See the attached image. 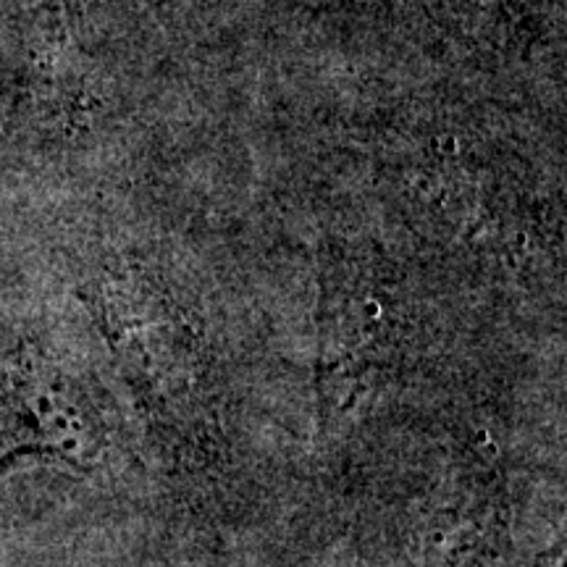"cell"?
Listing matches in <instances>:
<instances>
[{
    "instance_id": "2",
    "label": "cell",
    "mask_w": 567,
    "mask_h": 567,
    "mask_svg": "<svg viewBox=\"0 0 567 567\" xmlns=\"http://www.w3.org/2000/svg\"><path fill=\"white\" fill-rule=\"evenodd\" d=\"M109 337L113 352L130 371L132 386L147 400H179L189 392L195 360L182 329L163 313L161 302L142 295L132 281H109L84 300Z\"/></svg>"
},
{
    "instance_id": "1",
    "label": "cell",
    "mask_w": 567,
    "mask_h": 567,
    "mask_svg": "<svg viewBox=\"0 0 567 567\" xmlns=\"http://www.w3.org/2000/svg\"><path fill=\"white\" fill-rule=\"evenodd\" d=\"M103 434L80 386L32 347H19L0 368V467L24 455L90 465Z\"/></svg>"
},
{
    "instance_id": "3",
    "label": "cell",
    "mask_w": 567,
    "mask_h": 567,
    "mask_svg": "<svg viewBox=\"0 0 567 567\" xmlns=\"http://www.w3.org/2000/svg\"><path fill=\"white\" fill-rule=\"evenodd\" d=\"M323 318V379L339 392L363 389L379 371L394 365L402 326L392 295L365 274L331 279Z\"/></svg>"
}]
</instances>
